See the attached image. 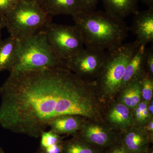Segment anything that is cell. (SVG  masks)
Returning a JSON list of instances; mask_svg holds the SVG:
<instances>
[{
	"label": "cell",
	"mask_w": 153,
	"mask_h": 153,
	"mask_svg": "<svg viewBox=\"0 0 153 153\" xmlns=\"http://www.w3.org/2000/svg\"><path fill=\"white\" fill-rule=\"evenodd\" d=\"M0 125L15 133L38 138L58 116L102 119L104 102L94 82L67 68L14 71L0 87Z\"/></svg>",
	"instance_id": "cell-1"
},
{
	"label": "cell",
	"mask_w": 153,
	"mask_h": 153,
	"mask_svg": "<svg viewBox=\"0 0 153 153\" xmlns=\"http://www.w3.org/2000/svg\"><path fill=\"white\" fill-rule=\"evenodd\" d=\"M86 47L107 50L123 44L129 29L123 20L105 11L79 12L72 16Z\"/></svg>",
	"instance_id": "cell-2"
},
{
	"label": "cell",
	"mask_w": 153,
	"mask_h": 153,
	"mask_svg": "<svg viewBox=\"0 0 153 153\" xmlns=\"http://www.w3.org/2000/svg\"><path fill=\"white\" fill-rule=\"evenodd\" d=\"M140 45L136 40L106 51L104 63L94 81L104 104L114 99L120 90L127 65Z\"/></svg>",
	"instance_id": "cell-3"
},
{
	"label": "cell",
	"mask_w": 153,
	"mask_h": 153,
	"mask_svg": "<svg viewBox=\"0 0 153 153\" xmlns=\"http://www.w3.org/2000/svg\"><path fill=\"white\" fill-rule=\"evenodd\" d=\"M19 41L18 61L12 71L67 68L65 62L56 55L50 47L44 29Z\"/></svg>",
	"instance_id": "cell-4"
},
{
	"label": "cell",
	"mask_w": 153,
	"mask_h": 153,
	"mask_svg": "<svg viewBox=\"0 0 153 153\" xmlns=\"http://www.w3.org/2000/svg\"><path fill=\"white\" fill-rule=\"evenodd\" d=\"M10 36L18 39L27 38L44 29L52 21L40 5L28 0L17 1L5 16L0 17Z\"/></svg>",
	"instance_id": "cell-5"
},
{
	"label": "cell",
	"mask_w": 153,
	"mask_h": 153,
	"mask_svg": "<svg viewBox=\"0 0 153 153\" xmlns=\"http://www.w3.org/2000/svg\"><path fill=\"white\" fill-rule=\"evenodd\" d=\"M44 30L52 50L65 62L83 48L84 43L82 34L75 25L51 22Z\"/></svg>",
	"instance_id": "cell-6"
},
{
	"label": "cell",
	"mask_w": 153,
	"mask_h": 153,
	"mask_svg": "<svg viewBox=\"0 0 153 153\" xmlns=\"http://www.w3.org/2000/svg\"><path fill=\"white\" fill-rule=\"evenodd\" d=\"M106 51L86 47L65 62L67 68L81 79L93 82L98 76Z\"/></svg>",
	"instance_id": "cell-7"
},
{
	"label": "cell",
	"mask_w": 153,
	"mask_h": 153,
	"mask_svg": "<svg viewBox=\"0 0 153 153\" xmlns=\"http://www.w3.org/2000/svg\"><path fill=\"white\" fill-rule=\"evenodd\" d=\"M78 134L90 143L107 150L120 143L121 131L103 120L86 119Z\"/></svg>",
	"instance_id": "cell-8"
},
{
	"label": "cell",
	"mask_w": 153,
	"mask_h": 153,
	"mask_svg": "<svg viewBox=\"0 0 153 153\" xmlns=\"http://www.w3.org/2000/svg\"><path fill=\"white\" fill-rule=\"evenodd\" d=\"M153 141L143 126L134 125L121 131L120 144L128 153H147Z\"/></svg>",
	"instance_id": "cell-9"
},
{
	"label": "cell",
	"mask_w": 153,
	"mask_h": 153,
	"mask_svg": "<svg viewBox=\"0 0 153 153\" xmlns=\"http://www.w3.org/2000/svg\"><path fill=\"white\" fill-rule=\"evenodd\" d=\"M102 117L105 122L120 131L134 125L131 111L115 98L105 103Z\"/></svg>",
	"instance_id": "cell-10"
},
{
	"label": "cell",
	"mask_w": 153,
	"mask_h": 153,
	"mask_svg": "<svg viewBox=\"0 0 153 153\" xmlns=\"http://www.w3.org/2000/svg\"><path fill=\"white\" fill-rule=\"evenodd\" d=\"M137 41L146 46L153 41V8L138 11L134 15L131 27Z\"/></svg>",
	"instance_id": "cell-11"
},
{
	"label": "cell",
	"mask_w": 153,
	"mask_h": 153,
	"mask_svg": "<svg viewBox=\"0 0 153 153\" xmlns=\"http://www.w3.org/2000/svg\"><path fill=\"white\" fill-rule=\"evenodd\" d=\"M86 118L79 115L64 114L58 116L49 122L48 126L56 134L74 136L82 128Z\"/></svg>",
	"instance_id": "cell-12"
},
{
	"label": "cell",
	"mask_w": 153,
	"mask_h": 153,
	"mask_svg": "<svg viewBox=\"0 0 153 153\" xmlns=\"http://www.w3.org/2000/svg\"><path fill=\"white\" fill-rule=\"evenodd\" d=\"M19 47V39L11 36L0 42V73L13 70L18 61Z\"/></svg>",
	"instance_id": "cell-13"
},
{
	"label": "cell",
	"mask_w": 153,
	"mask_h": 153,
	"mask_svg": "<svg viewBox=\"0 0 153 153\" xmlns=\"http://www.w3.org/2000/svg\"><path fill=\"white\" fill-rule=\"evenodd\" d=\"M146 46L140 44L129 60L126 67L120 89L134 80L140 79L146 74L143 62Z\"/></svg>",
	"instance_id": "cell-14"
},
{
	"label": "cell",
	"mask_w": 153,
	"mask_h": 153,
	"mask_svg": "<svg viewBox=\"0 0 153 153\" xmlns=\"http://www.w3.org/2000/svg\"><path fill=\"white\" fill-rule=\"evenodd\" d=\"M105 11L112 16L123 20L138 12V0H101Z\"/></svg>",
	"instance_id": "cell-15"
},
{
	"label": "cell",
	"mask_w": 153,
	"mask_h": 153,
	"mask_svg": "<svg viewBox=\"0 0 153 153\" xmlns=\"http://www.w3.org/2000/svg\"><path fill=\"white\" fill-rule=\"evenodd\" d=\"M41 6L49 16L74 15L81 12L78 0H43Z\"/></svg>",
	"instance_id": "cell-16"
},
{
	"label": "cell",
	"mask_w": 153,
	"mask_h": 153,
	"mask_svg": "<svg viewBox=\"0 0 153 153\" xmlns=\"http://www.w3.org/2000/svg\"><path fill=\"white\" fill-rule=\"evenodd\" d=\"M114 98L132 111L142 100L140 79L134 80L122 88Z\"/></svg>",
	"instance_id": "cell-17"
},
{
	"label": "cell",
	"mask_w": 153,
	"mask_h": 153,
	"mask_svg": "<svg viewBox=\"0 0 153 153\" xmlns=\"http://www.w3.org/2000/svg\"><path fill=\"white\" fill-rule=\"evenodd\" d=\"M106 150L85 140L77 134L70 139L63 140L61 153H106Z\"/></svg>",
	"instance_id": "cell-18"
},
{
	"label": "cell",
	"mask_w": 153,
	"mask_h": 153,
	"mask_svg": "<svg viewBox=\"0 0 153 153\" xmlns=\"http://www.w3.org/2000/svg\"><path fill=\"white\" fill-rule=\"evenodd\" d=\"M149 102L142 100L132 111L135 125L143 126L153 117L149 110Z\"/></svg>",
	"instance_id": "cell-19"
},
{
	"label": "cell",
	"mask_w": 153,
	"mask_h": 153,
	"mask_svg": "<svg viewBox=\"0 0 153 153\" xmlns=\"http://www.w3.org/2000/svg\"><path fill=\"white\" fill-rule=\"evenodd\" d=\"M40 137L41 138L40 148L42 151L46 148L61 143L63 141L62 137L51 130L49 131H45L42 132Z\"/></svg>",
	"instance_id": "cell-20"
},
{
	"label": "cell",
	"mask_w": 153,
	"mask_h": 153,
	"mask_svg": "<svg viewBox=\"0 0 153 153\" xmlns=\"http://www.w3.org/2000/svg\"><path fill=\"white\" fill-rule=\"evenodd\" d=\"M142 100L150 102L153 100V77L146 74L140 79Z\"/></svg>",
	"instance_id": "cell-21"
},
{
	"label": "cell",
	"mask_w": 153,
	"mask_h": 153,
	"mask_svg": "<svg viewBox=\"0 0 153 153\" xmlns=\"http://www.w3.org/2000/svg\"><path fill=\"white\" fill-rule=\"evenodd\" d=\"M144 66L146 74L153 77V48H146L144 55Z\"/></svg>",
	"instance_id": "cell-22"
},
{
	"label": "cell",
	"mask_w": 153,
	"mask_h": 153,
	"mask_svg": "<svg viewBox=\"0 0 153 153\" xmlns=\"http://www.w3.org/2000/svg\"><path fill=\"white\" fill-rule=\"evenodd\" d=\"M100 0H78L82 12H90L95 10Z\"/></svg>",
	"instance_id": "cell-23"
},
{
	"label": "cell",
	"mask_w": 153,
	"mask_h": 153,
	"mask_svg": "<svg viewBox=\"0 0 153 153\" xmlns=\"http://www.w3.org/2000/svg\"><path fill=\"white\" fill-rule=\"evenodd\" d=\"M17 2L15 0H0V17L8 13Z\"/></svg>",
	"instance_id": "cell-24"
},
{
	"label": "cell",
	"mask_w": 153,
	"mask_h": 153,
	"mask_svg": "<svg viewBox=\"0 0 153 153\" xmlns=\"http://www.w3.org/2000/svg\"><path fill=\"white\" fill-rule=\"evenodd\" d=\"M106 153H128L120 143L107 150Z\"/></svg>",
	"instance_id": "cell-25"
},
{
	"label": "cell",
	"mask_w": 153,
	"mask_h": 153,
	"mask_svg": "<svg viewBox=\"0 0 153 153\" xmlns=\"http://www.w3.org/2000/svg\"><path fill=\"white\" fill-rule=\"evenodd\" d=\"M144 127L148 133L153 135V117L144 126Z\"/></svg>",
	"instance_id": "cell-26"
},
{
	"label": "cell",
	"mask_w": 153,
	"mask_h": 153,
	"mask_svg": "<svg viewBox=\"0 0 153 153\" xmlns=\"http://www.w3.org/2000/svg\"><path fill=\"white\" fill-rule=\"evenodd\" d=\"M141 1L149 7V8H153V0H138Z\"/></svg>",
	"instance_id": "cell-27"
},
{
	"label": "cell",
	"mask_w": 153,
	"mask_h": 153,
	"mask_svg": "<svg viewBox=\"0 0 153 153\" xmlns=\"http://www.w3.org/2000/svg\"><path fill=\"white\" fill-rule=\"evenodd\" d=\"M4 28H5L4 23L2 21H0V42L2 40L1 39V31Z\"/></svg>",
	"instance_id": "cell-28"
},
{
	"label": "cell",
	"mask_w": 153,
	"mask_h": 153,
	"mask_svg": "<svg viewBox=\"0 0 153 153\" xmlns=\"http://www.w3.org/2000/svg\"><path fill=\"white\" fill-rule=\"evenodd\" d=\"M153 100L152 101L149 102V110L150 113L152 115H153Z\"/></svg>",
	"instance_id": "cell-29"
},
{
	"label": "cell",
	"mask_w": 153,
	"mask_h": 153,
	"mask_svg": "<svg viewBox=\"0 0 153 153\" xmlns=\"http://www.w3.org/2000/svg\"><path fill=\"white\" fill-rule=\"evenodd\" d=\"M28 1H33V2L37 3L38 4L40 5L41 6V3H42L43 0H28Z\"/></svg>",
	"instance_id": "cell-30"
},
{
	"label": "cell",
	"mask_w": 153,
	"mask_h": 153,
	"mask_svg": "<svg viewBox=\"0 0 153 153\" xmlns=\"http://www.w3.org/2000/svg\"><path fill=\"white\" fill-rule=\"evenodd\" d=\"M147 153H153V149L152 147L150 148L149 150Z\"/></svg>",
	"instance_id": "cell-31"
},
{
	"label": "cell",
	"mask_w": 153,
	"mask_h": 153,
	"mask_svg": "<svg viewBox=\"0 0 153 153\" xmlns=\"http://www.w3.org/2000/svg\"><path fill=\"white\" fill-rule=\"evenodd\" d=\"M0 153H4V151L2 149L1 147H0Z\"/></svg>",
	"instance_id": "cell-32"
},
{
	"label": "cell",
	"mask_w": 153,
	"mask_h": 153,
	"mask_svg": "<svg viewBox=\"0 0 153 153\" xmlns=\"http://www.w3.org/2000/svg\"><path fill=\"white\" fill-rule=\"evenodd\" d=\"M15 1H20V0H15Z\"/></svg>",
	"instance_id": "cell-33"
},
{
	"label": "cell",
	"mask_w": 153,
	"mask_h": 153,
	"mask_svg": "<svg viewBox=\"0 0 153 153\" xmlns=\"http://www.w3.org/2000/svg\"></svg>",
	"instance_id": "cell-34"
}]
</instances>
